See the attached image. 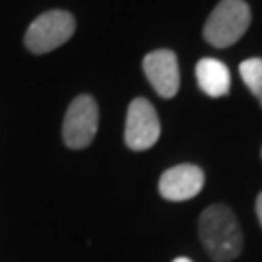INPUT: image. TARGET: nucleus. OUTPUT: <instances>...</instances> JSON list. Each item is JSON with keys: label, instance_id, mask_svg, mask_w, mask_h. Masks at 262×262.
Listing matches in <instances>:
<instances>
[{"label": "nucleus", "instance_id": "obj_2", "mask_svg": "<svg viewBox=\"0 0 262 262\" xmlns=\"http://www.w3.org/2000/svg\"><path fill=\"white\" fill-rule=\"evenodd\" d=\"M251 26V8L245 0H222L204 26V39L215 49L235 45Z\"/></svg>", "mask_w": 262, "mask_h": 262}, {"label": "nucleus", "instance_id": "obj_9", "mask_svg": "<svg viewBox=\"0 0 262 262\" xmlns=\"http://www.w3.org/2000/svg\"><path fill=\"white\" fill-rule=\"evenodd\" d=\"M239 74L245 85L253 92V95L262 105V58H247L239 66Z\"/></svg>", "mask_w": 262, "mask_h": 262}, {"label": "nucleus", "instance_id": "obj_7", "mask_svg": "<svg viewBox=\"0 0 262 262\" xmlns=\"http://www.w3.org/2000/svg\"><path fill=\"white\" fill-rule=\"evenodd\" d=\"M204 187V171L192 163H181L167 169L159 179V194L171 202L190 200Z\"/></svg>", "mask_w": 262, "mask_h": 262}, {"label": "nucleus", "instance_id": "obj_6", "mask_svg": "<svg viewBox=\"0 0 262 262\" xmlns=\"http://www.w3.org/2000/svg\"><path fill=\"white\" fill-rule=\"evenodd\" d=\"M144 74L148 82L154 85L159 97L171 99L175 97L181 85V74H179V62L173 51L158 49L144 56Z\"/></svg>", "mask_w": 262, "mask_h": 262}, {"label": "nucleus", "instance_id": "obj_4", "mask_svg": "<svg viewBox=\"0 0 262 262\" xmlns=\"http://www.w3.org/2000/svg\"><path fill=\"white\" fill-rule=\"evenodd\" d=\"M99 126V109L92 95H78L70 103L62 122V138L72 150L88 148Z\"/></svg>", "mask_w": 262, "mask_h": 262}, {"label": "nucleus", "instance_id": "obj_5", "mask_svg": "<svg viewBox=\"0 0 262 262\" xmlns=\"http://www.w3.org/2000/svg\"><path fill=\"white\" fill-rule=\"evenodd\" d=\"M161 126H159L158 113L154 105L144 99L136 97L128 105L126 113V126H124V142L134 151L150 150L151 146L159 140Z\"/></svg>", "mask_w": 262, "mask_h": 262}, {"label": "nucleus", "instance_id": "obj_8", "mask_svg": "<svg viewBox=\"0 0 262 262\" xmlns=\"http://www.w3.org/2000/svg\"><path fill=\"white\" fill-rule=\"evenodd\" d=\"M196 82L210 97H224L231 88L229 68L217 58H202L196 64Z\"/></svg>", "mask_w": 262, "mask_h": 262}, {"label": "nucleus", "instance_id": "obj_10", "mask_svg": "<svg viewBox=\"0 0 262 262\" xmlns=\"http://www.w3.org/2000/svg\"><path fill=\"white\" fill-rule=\"evenodd\" d=\"M256 215H258V222H260V225H262V192L258 194V198H256Z\"/></svg>", "mask_w": 262, "mask_h": 262}, {"label": "nucleus", "instance_id": "obj_1", "mask_svg": "<svg viewBox=\"0 0 262 262\" xmlns=\"http://www.w3.org/2000/svg\"><path fill=\"white\" fill-rule=\"evenodd\" d=\"M198 233L208 256L215 262H231L243 251L241 225L225 204H212L200 214Z\"/></svg>", "mask_w": 262, "mask_h": 262}, {"label": "nucleus", "instance_id": "obj_3", "mask_svg": "<svg viewBox=\"0 0 262 262\" xmlns=\"http://www.w3.org/2000/svg\"><path fill=\"white\" fill-rule=\"evenodd\" d=\"M76 19L64 10H49L41 14L26 31V47L35 55H45L64 45L74 35Z\"/></svg>", "mask_w": 262, "mask_h": 262}, {"label": "nucleus", "instance_id": "obj_11", "mask_svg": "<svg viewBox=\"0 0 262 262\" xmlns=\"http://www.w3.org/2000/svg\"><path fill=\"white\" fill-rule=\"evenodd\" d=\"M173 262H192L190 258H187V256H179V258H175Z\"/></svg>", "mask_w": 262, "mask_h": 262}]
</instances>
